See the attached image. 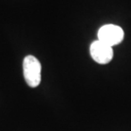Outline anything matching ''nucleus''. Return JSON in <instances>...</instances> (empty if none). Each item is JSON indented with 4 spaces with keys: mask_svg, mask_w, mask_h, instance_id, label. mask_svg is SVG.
<instances>
[{
    "mask_svg": "<svg viewBox=\"0 0 131 131\" xmlns=\"http://www.w3.org/2000/svg\"><path fill=\"white\" fill-rule=\"evenodd\" d=\"M41 64L33 56H27L23 61V74L30 87L35 88L41 82Z\"/></svg>",
    "mask_w": 131,
    "mask_h": 131,
    "instance_id": "nucleus-1",
    "label": "nucleus"
},
{
    "mask_svg": "<svg viewBox=\"0 0 131 131\" xmlns=\"http://www.w3.org/2000/svg\"><path fill=\"white\" fill-rule=\"evenodd\" d=\"M124 38V30L117 25H104L98 31V40L111 47L119 44Z\"/></svg>",
    "mask_w": 131,
    "mask_h": 131,
    "instance_id": "nucleus-2",
    "label": "nucleus"
},
{
    "mask_svg": "<svg viewBox=\"0 0 131 131\" xmlns=\"http://www.w3.org/2000/svg\"><path fill=\"white\" fill-rule=\"evenodd\" d=\"M90 52L94 61L102 65L109 63L113 57L112 47L102 43L100 40L94 41L91 43Z\"/></svg>",
    "mask_w": 131,
    "mask_h": 131,
    "instance_id": "nucleus-3",
    "label": "nucleus"
}]
</instances>
